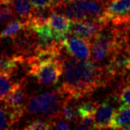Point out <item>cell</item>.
I'll return each instance as SVG.
<instances>
[{"label": "cell", "mask_w": 130, "mask_h": 130, "mask_svg": "<svg viewBox=\"0 0 130 130\" xmlns=\"http://www.w3.org/2000/svg\"><path fill=\"white\" fill-rule=\"evenodd\" d=\"M111 83L105 67L69 55L64 58L63 82L60 88L71 99L87 98L98 88L107 87Z\"/></svg>", "instance_id": "cell-1"}, {"label": "cell", "mask_w": 130, "mask_h": 130, "mask_svg": "<svg viewBox=\"0 0 130 130\" xmlns=\"http://www.w3.org/2000/svg\"><path fill=\"white\" fill-rule=\"evenodd\" d=\"M69 98L60 87L29 94L25 104V114L50 121L60 119L62 107Z\"/></svg>", "instance_id": "cell-2"}, {"label": "cell", "mask_w": 130, "mask_h": 130, "mask_svg": "<svg viewBox=\"0 0 130 130\" xmlns=\"http://www.w3.org/2000/svg\"><path fill=\"white\" fill-rule=\"evenodd\" d=\"M66 54L58 57L38 59L33 56L26 59L28 75H30L42 86L51 87L60 81L63 75V62Z\"/></svg>", "instance_id": "cell-3"}, {"label": "cell", "mask_w": 130, "mask_h": 130, "mask_svg": "<svg viewBox=\"0 0 130 130\" xmlns=\"http://www.w3.org/2000/svg\"><path fill=\"white\" fill-rule=\"evenodd\" d=\"M118 47L117 26L109 22L91 40L90 59L95 64L105 67Z\"/></svg>", "instance_id": "cell-4"}, {"label": "cell", "mask_w": 130, "mask_h": 130, "mask_svg": "<svg viewBox=\"0 0 130 130\" xmlns=\"http://www.w3.org/2000/svg\"><path fill=\"white\" fill-rule=\"evenodd\" d=\"M105 69L112 82L116 79L120 82L123 81L130 71V52L123 47H118Z\"/></svg>", "instance_id": "cell-5"}, {"label": "cell", "mask_w": 130, "mask_h": 130, "mask_svg": "<svg viewBox=\"0 0 130 130\" xmlns=\"http://www.w3.org/2000/svg\"><path fill=\"white\" fill-rule=\"evenodd\" d=\"M38 47V39L30 28H26L11 38L12 54L29 58L32 56Z\"/></svg>", "instance_id": "cell-6"}, {"label": "cell", "mask_w": 130, "mask_h": 130, "mask_svg": "<svg viewBox=\"0 0 130 130\" xmlns=\"http://www.w3.org/2000/svg\"><path fill=\"white\" fill-rule=\"evenodd\" d=\"M108 23V21L92 20V19L71 20L69 34L76 35L91 41Z\"/></svg>", "instance_id": "cell-7"}, {"label": "cell", "mask_w": 130, "mask_h": 130, "mask_svg": "<svg viewBox=\"0 0 130 130\" xmlns=\"http://www.w3.org/2000/svg\"><path fill=\"white\" fill-rule=\"evenodd\" d=\"M66 53L80 60H89L91 58V41L82 37L69 34L63 41Z\"/></svg>", "instance_id": "cell-8"}, {"label": "cell", "mask_w": 130, "mask_h": 130, "mask_svg": "<svg viewBox=\"0 0 130 130\" xmlns=\"http://www.w3.org/2000/svg\"><path fill=\"white\" fill-rule=\"evenodd\" d=\"M29 93L27 89V79L22 78L12 85L11 90L5 96L3 100L11 107L21 112L25 115V104Z\"/></svg>", "instance_id": "cell-9"}, {"label": "cell", "mask_w": 130, "mask_h": 130, "mask_svg": "<svg viewBox=\"0 0 130 130\" xmlns=\"http://www.w3.org/2000/svg\"><path fill=\"white\" fill-rule=\"evenodd\" d=\"M114 112H115V107L109 100H105L102 103H99L97 109L93 115L95 129L110 128Z\"/></svg>", "instance_id": "cell-10"}, {"label": "cell", "mask_w": 130, "mask_h": 130, "mask_svg": "<svg viewBox=\"0 0 130 130\" xmlns=\"http://www.w3.org/2000/svg\"><path fill=\"white\" fill-rule=\"evenodd\" d=\"M23 116V113L11 107L4 100H0V129L15 128Z\"/></svg>", "instance_id": "cell-11"}, {"label": "cell", "mask_w": 130, "mask_h": 130, "mask_svg": "<svg viewBox=\"0 0 130 130\" xmlns=\"http://www.w3.org/2000/svg\"><path fill=\"white\" fill-rule=\"evenodd\" d=\"M70 19L68 18L63 13L52 11L48 15L47 20V24L51 29L58 34H61L63 36H67L69 34V26H70Z\"/></svg>", "instance_id": "cell-12"}, {"label": "cell", "mask_w": 130, "mask_h": 130, "mask_svg": "<svg viewBox=\"0 0 130 130\" xmlns=\"http://www.w3.org/2000/svg\"><path fill=\"white\" fill-rule=\"evenodd\" d=\"M110 128L130 130V106L121 105L116 109L112 118Z\"/></svg>", "instance_id": "cell-13"}, {"label": "cell", "mask_w": 130, "mask_h": 130, "mask_svg": "<svg viewBox=\"0 0 130 130\" xmlns=\"http://www.w3.org/2000/svg\"><path fill=\"white\" fill-rule=\"evenodd\" d=\"M26 58L17 55H0V72L10 73L13 75L20 66L25 65Z\"/></svg>", "instance_id": "cell-14"}, {"label": "cell", "mask_w": 130, "mask_h": 130, "mask_svg": "<svg viewBox=\"0 0 130 130\" xmlns=\"http://www.w3.org/2000/svg\"><path fill=\"white\" fill-rule=\"evenodd\" d=\"M9 5L15 16L23 21H28L32 14L33 6L29 0H9Z\"/></svg>", "instance_id": "cell-15"}, {"label": "cell", "mask_w": 130, "mask_h": 130, "mask_svg": "<svg viewBox=\"0 0 130 130\" xmlns=\"http://www.w3.org/2000/svg\"><path fill=\"white\" fill-rule=\"evenodd\" d=\"M75 99H71L69 97L65 104L63 105L61 110V114H60V119L64 120L66 122H77L79 119V115H78V105H76Z\"/></svg>", "instance_id": "cell-16"}, {"label": "cell", "mask_w": 130, "mask_h": 130, "mask_svg": "<svg viewBox=\"0 0 130 130\" xmlns=\"http://www.w3.org/2000/svg\"><path fill=\"white\" fill-rule=\"evenodd\" d=\"M26 28H29L27 21H23L21 19H13L12 21L8 23L5 29L0 32V40L5 38H10L15 36L18 32Z\"/></svg>", "instance_id": "cell-17"}, {"label": "cell", "mask_w": 130, "mask_h": 130, "mask_svg": "<svg viewBox=\"0 0 130 130\" xmlns=\"http://www.w3.org/2000/svg\"><path fill=\"white\" fill-rule=\"evenodd\" d=\"M116 101L130 106V83H120L114 93Z\"/></svg>", "instance_id": "cell-18"}, {"label": "cell", "mask_w": 130, "mask_h": 130, "mask_svg": "<svg viewBox=\"0 0 130 130\" xmlns=\"http://www.w3.org/2000/svg\"><path fill=\"white\" fill-rule=\"evenodd\" d=\"M117 40L119 47H123L130 52V27L117 26Z\"/></svg>", "instance_id": "cell-19"}, {"label": "cell", "mask_w": 130, "mask_h": 130, "mask_svg": "<svg viewBox=\"0 0 130 130\" xmlns=\"http://www.w3.org/2000/svg\"><path fill=\"white\" fill-rule=\"evenodd\" d=\"M99 105V102L88 100V101L83 102L80 105H78V115L80 118L84 117H88V116H93L97 106Z\"/></svg>", "instance_id": "cell-20"}, {"label": "cell", "mask_w": 130, "mask_h": 130, "mask_svg": "<svg viewBox=\"0 0 130 130\" xmlns=\"http://www.w3.org/2000/svg\"><path fill=\"white\" fill-rule=\"evenodd\" d=\"M13 85L12 75L10 73L0 72V100H3L5 96L11 90Z\"/></svg>", "instance_id": "cell-21"}, {"label": "cell", "mask_w": 130, "mask_h": 130, "mask_svg": "<svg viewBox=\"0 0 130 130\" xmlns=\"http://www.w3.org/2000/svg\"><path fill=\"white\" fill-rule=\"evenodd\" d=\"M15 14L10 7L9 3L0 4V25H7L15 19Z\"/></svg>", "instance_id": "cell-22"}, {"label": "cell", "mask_w": 130, "mask_h": 130, "mask_svg": "<svg viewBox=\"0 0 130 130\" xmlns=\"http://www.w3.org/2000/svg\"><path fill=\"white\" fill-rule=\"evenodd\" d=\"M26 130H39V129H51L50 121H46L45 119H37L28 123L23 127Z\"/></svg>", "instance_id": "cell-23"}, {"label": "cell", "mask_w": 130, "mask_h": 130, "mask_svg": "<svg viewBox=\"0 0 130 130\" xmlns=\"http://www.w3.org/2000/svg\"><path fill=\"white\" fill-rule=\"evenodd\" d=\"M29 2L35 9L52 8V0H29Z\"/></svg>", "instance_id": "cell-24"}, {"label": "cell", "mask_w": 130, "mask_h": 130, "mask_svg": "<svg viewBox=\"0 0 130 130\" xmlns=\"http://www.w3.org/2000/svg\"><path fill=\"white\" fill-rule=\"evenodd\" d=\"M68 1H69V0H52V7H54L56 5H59V4L68 2Z\"/></svg>", "instance_id": "cell-25"}, {"label": "cell", "mask_w": 130, "mask_h": 130, "mask_svg": "<svg viewBox=\"0 0 130 130\" xmlns=\"http://www.w3.org/2000/svg\"><path fill=\"white\" fill-rule=\"evenodd\" d=\"M120 83H130V71H129V73H128V75L124 78V80L122 81V82H120Z\"/></svg>", "instance_id": "cell-26"}, {"label": "cell", "mask_w": 130, "mask_h": 130, "mask_svg": "<svg viewBox=\"0 0 130 130\" xmlns=\"http://www.w3.org/2000/svg\"><path fill=\"white\" fill-rule=\"evenodd\" d=\"M123 26H129V27H130V16H129V18L127 19L126 22H125V23H124Z\"/></svg>", "instance_id": "cell-27"}]
</instances>
